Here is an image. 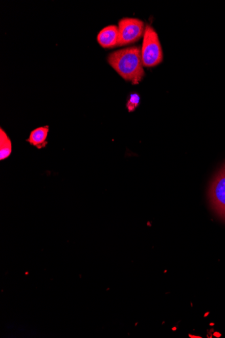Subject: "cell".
<instances>
[{
	"label": "cell",
	"mask_w": 225,
	"mask_h": 338,
	"mask_svg": "<svg viewBox=\"0 0 225 338\" xmlns=\"http://www.w3.org/2000/svg\"><path fill=\"white\" fill-rule=\"evenodd\" d=\"M108 62L123 78L132 84H139L144 76L141 48L130 47L111 53L108 56Z\"/></svg>",
	"instance_id": "6da1fadb"
},
{
	"label": "cell",
	"mask_w": 225,
	"mask_h": 338,
	"mask_svg": "<svg viewBox=\"0 0 225 338\" xmlns=\"http://www.w3.org/2000/svg\"><path fill=\"white\" fill-rule=\"evenodd\" d=\"M141 56L145 67L156 66L163 61V50L159 36L150 25H146L144 31Z\"/></svg>",
	"instance_id": "7a4b0ae2"
},
{
	"label": "cell",
	"mask_w": 225,
	"mask_h": 338,
	"mask_svg": "<svg viewBox=\"0 0 225 338\" xmlns=\"http://www.w3.org/2000/svg\"><path fill=\"white\" fill-rule=\"evenodd\" d=\"M209 198L212 210L225 221V164L211 182Z\"/></svg>",
	"instance_id": "3957f363"
},
{
	"label": "cell",
	"mask_w": 225,
	"mask_h": 338,
	"mask_svg": "<svg viewBox=\"0 0 225 338\" xmlns=\"http://www.w3.org/2000/svg\"><path fill=\"white\" fill-rule=\"evenodd\" d=\"M118 46L130 45L141 39L144 35V22L138 18H124L118 24Z\"/></svg>",
	"instance_id": "277c9868"
},
{
	"label": "cell",
	"mask_w": 225,
	"mask_h": 338,
	"mask_svg": "<svg viewBox=\"0 0 225 338\" xmlns=\"http://www.w3.org/2000/svg\"><path fill=\"white\" fill-rule=\"evenodd\" d=\"M97 41L100 46L104 48H112L118 46V27L109 25L102 29L97 36Z\"/></svg>",
	"instance_id": "5b68a950"
},
{
	"label": "cell",
	"mask_w": 225,
	"mask_h": 338,
	"mask_svg": "<svg viewBox=\"0 0 225 338\" xmlns=\"http://www.w3.org/2000/svg\"><path fill=\"white\" fill-rule=\"evenodd\" d=\"M48 133V126L36 128L31 131L27 141L31 145L35 146L37 149H41L42 148L46 147L48 144V142L47 141Z\"/></svg>",
	"instance_id": "8992f818"
},
{
	"label": "cell",
	"mask_w": 225,
	"mask_h": 338,
	"mask_svg": "<svg viewBox=\"0 0 225 338\" xmlns=\"http://www.w3.org/2000/svg\"><path fill=\"white\" fill-rule=\"evenodd\" d=\"M12 142L5 131L0 129V160L7 159L12 153Z\"/></svg>",
	"instance_id": "52a82bcc"
},
{
	"label": "cell",
	"mask_w": 225,
	"mask_h": 338,
	"mask_svg": "<svg viewBox=\"0 0 225 338\" xmlns=\"http://www.w3.org/2000/svg\"><path fill=\"white\" fill-rule=\"evenodd\" d=\"M141 102V97L138 94H131L127 99L126 107L129 112H132L139 107Z\"/></svg>",
	"instance_id": "ba28073f"
}]
</instances>
